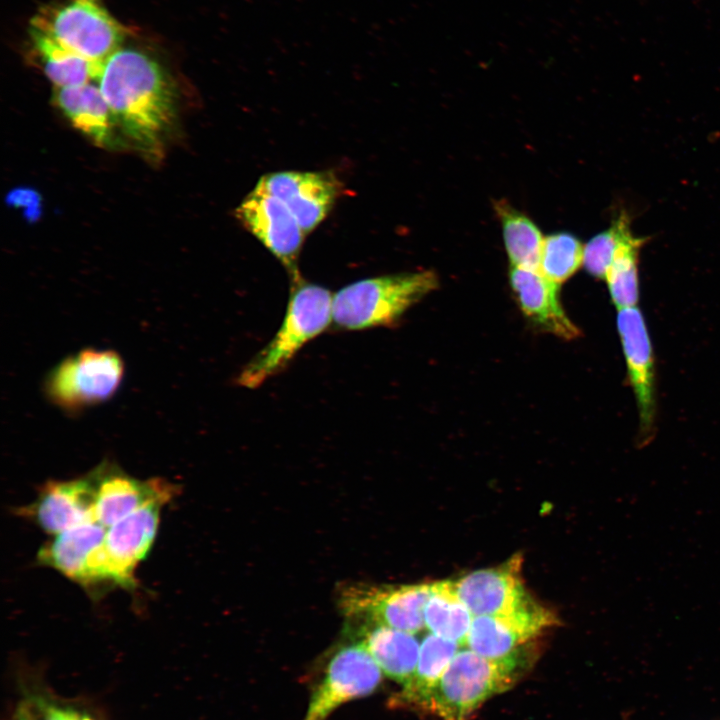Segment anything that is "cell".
Returning a JSON list of instances; mask_svg holds the SVG:
<instances>
[{"label": "cell", "instance_id": "6da1fadb", "mask_svg": "<svg viewBox=\"0 0 720 720\" xmlns=\"http://www.w3.org/2000/svg\"><path fill=\"white\" fill-rule=\"evenodd\" d=\"M97 81L124 133L144 151H159L175 114L173 89L159 63L138 49L120 48Z\"/></svg>", "mask_w": 720, "mask_h": 720}, {"label": "cell", "instance_id": "7a4b0ae2", "mask_svg": "<svg viewBox=\"0 0 720 720\" xmlns=\"http://www.w3.org/2000/svg\"><path fill=\"white\" fill-rule=\"evenodd\" d=\"M530 665L521 650L497 659L458 651L419 710L440 720H469L487 700L511 689Z\"/></svg>", "mask_w": 720, "mask_h": 720}, {"label": "cell", "instance_id": "3957f363", "mask_svg": "<svg viewBox=\"0 0 720 720\" xmlns=\"http://www.w3.org/2000/svg\"><path fill=\"white\" fill-rule=\"evenodd\" d=\"M291 289L282 323L272 339L242 369L237 383L257 388L284 370L296 354L332 325L333 295L325 287L290 277Z\"/></svg>", "mask_w": 720, "mask_h": 720}, {"label": "cell", "instance_id": "277c9868", "mask_svg": "<svg viewBox=\"0 0 720 720\" xmlns=\"http://www.w3.org/2000/svg\"><path fill=\"white\" fill-rule=\"evenodd\" d=\"M437 287L438 277L429 270L352 282L333 295L332 325L344 331L391 326Z\"/></svg>", "mask_w": 720, "mask_h": 720}, {"label": "cell", "instance_id": "5b68a950", "mask_svg": "<svg viewBox=\"0 0 720 720\" xmlns=\"http://www.w3.org/2000/svg\"><path fill=\"white\" fill-rule=\"evenodd\" d=\"M521 565L516 554L497 567L465 575L454 582L455 589L473 617L502 618L538 636L557 619L526 591Z\"/></svg>", "mask_w": 720, "mask_h": 720}, {"label": "cell", "instance_id": "8992f818", "mask_svg": "<svg viewBox=\"0 0 720 720\" xmlns=\"http://www.w3.org/2000/svg\"><path fill=\"white\" fill-rule=\"evenodd\" d=\"M30 27L100 65L120 49L127 34L102 0H63L41 8Z\"/></svg>", "mask_w": 720, "mask_h": 720}, {"label": "cell", "instance_id": "52a82bcc", "mask_svg": "<svg viewBox=\"0 0 720 720\" xmlns=\"http://www.w3.org/2000/svg\"><path fill=\"white\" fill-rule=\"evenodd\" d=\"M164 504L148 503L110 526L103 542L88 557L86 590L95 593L107 585L135 588L134 570L154 542Z\"/></svg>", "mask_w": 720, "mask_h": 720}, {"label": "cell", "instance_id": "ba28073f", "mask_svg": "<svg viewBox=\"0 0 720 720\" xmlns=\"http://www.w3.org/2000/svg\"><path fill=\"white\" fill-rule=\"evenodd\" d=\"M124 363L112 350L84 349L58 363L44 383L48 399L67 412L109 400L119 389Z\"/></svg>", "mask_w": 720, "mask_h": 720}, {"label": "cell", "instance_id": "9c48e42d", "mask_svg": "<svg viewBox=\"0 0 720 720\" xmlns=\"http://www.w3.org/2000/svg\"><path fill=\"white\" fill-rule=\"evenodd\" d=\"M431 595L432 583L352 584L341 591L339 606L351 619L415 634L425 626L424 610Z\"/></svg>", "mask_w": 720, "mask_h": 720}, {"label": "cell", "instance_id": "30bf717a", "mask_svg": "<svg viewBox=\"0 0 720 720\" xmlns=\"http://www.w3.org/2000/svg\"><path fill=\"white\" fill-rule=\"evenodd\" d=\"M381 680V669L359 642L341 647L329 660L302 720H326L342 705L374 693Z\"/></svg>", "mask_w": 720, "mask_h": 720}, {"label": "cell", "instance_id": "8fae6325", "mask_svg": "<svg viewBox=\"0 0 720 720\" xmlns=\"http://www.w3.org/2000/svg\"><path fill=\"white\" fill-rule=\"evenodd\" d=\"M235 216L290 276L299 273L298 258L306 233L280 199L255 186L237 207Z\"/></svg>", "mask_w": 720, "mask_h": 720}, {"label": "cell", "instance_id": "7c38bea8", "mask_svg": "<svg viewBox=\"0 0 720 720\" xmlns=\"http://www.w3.org/2000/svg\"><path fill=\"white\" fill-rule=\"evenodd\" d=\"M617 330L638 409V442L644 446L654 436L656 389L652 343L641 310L637 306L619 309Z\"/></svg>", "mask_w": 720, "mask_h": 720}, {"label": "cell", "instance_id": "4fadbf2b", "mask_svg": "<svg viewBox=\"0 0 720 720\" xmlns=\"http://www.w3.org/2000/svg\"><path fill=\"white\" fill-rule=\"evenodd\" d=\"M256 186L280 199L306 234L325 219L342 192V184L328 171L273 172Z\"/></svg>", "mask_w": 720, "mask_h": 720}, {"label": "cell", "instance_id": "5bb4252c", "mask_svg": "<svg viewBox=\"0 0 720 720\" xmlns=\"http://www.w3.org/2000/svg\"><path fill=\"white\" fill-rule=\"evenodd\" d=\"M96 482L92 471L84 477L47 481L36 499L16 512L48 534L57 535L95 521ZM96 522V521H95Z\"/></svg>", "mask_w": 720, "mask_h": 720}, {"label": "cell", "instance_id": "9a60e30c", "mask_svg": "<svg viewBox=\"0 0 720 720\" xmlns=\"http://www.w3.org/2000/svg\"><path fill=\"white\" fill-rule=\"evenodd\" d=\"M92 473L96 482L95 521L104 527L112 526L148 503H168L178 490L164 479L133 478L110 462L101 463Z\"/></svg>", "mask_w": 720, "mask_h": 720}, {"label": "cell", "instance_id": "2e32d148", "mask_svg": "<svg viewBox=\"0 0 720 720\" xmlns=\"http://www.w3.org/2000/svg\"><path fill=\"white\" fill-rule=\"evenodd\" d=\"M510 283L522 312L537 326L555 336L573 339L579 329L566 315L559 300V285L538 268L511 266Z\"/></svg>", "mask_w": 720, "mask_h": 720}, {"label": "cell", "instance_id": "e0dca14e", "mask_svg": "<svg viewBox=\"0 0 720 720\" xmlns=\"http://www.w3.org/2000/svg\"><path fill=\"white\" fill-rule=\"evenodd\" d=\"M358 641L382 673L403 686L413 676L420 651L414 634L384 625L363 623Z\"/></svg>", "mask_w": 720, "mask_h": 720}, {"label": "cell", "instance_id": "ac0fdd59", "mask_svg": "<svg viewBox=\"0 0 720 720\" xmlns=\"http://www.w3.org/2000/svg\"><path fill=\"white\" fill-rule=\"evenodd\" d=\"M105 528L93 521L65 530L40 548L37 562L59 571L83 587L88 557L103 542Z\"/></svg>", "mask_w": 720, "mask_h": 720}, {"label": "cell", "instance_id": "d6986e66", "mask_svg": "<svg viewBox=\"0 0 720 720\" xmlns=\"http://www.w3.org/2000/svg\"><path fill=\"white\" fill-rule=\"evenodd\" d=\"M54 102L72 126L96 145L111 144L115 119L98 85L55 88Z\"/></svg>", "mask_w": 720, "mask_h": 720}, {"label": "cell", "instance_id": "ffe728a7", "mask_svg": "<svg viewBox=\"0 0 720 720\" xmlns=\"http://www.w3.org/2000/svg\"><path fill=\"white\" fill-rule=\"evenodd\" d=\"M32 52L55 88H69L98 80L102 65L93 63L60 45L50 36L29 29Z\"/></svg>", "mask_w": 720, "mask_h": 720}, {"label": "cell", "instance_id": "44dd1931", "mask_svg": "<svg viewBox=\"0 0 720 720\" xmlns=\"http://www.w3.org/2000/svg\"><path fill=\"white\" fill-rule=\"evenodd\" d=\"M458 646V643L435 634L427 635L420 643L419 658L413 676L393 697L392 703L419 710L427 694L458 652Z\"/></svg>", "mask_w": 720, "mask_h": 720}, {"label": "cell", "instance_id": "7402d4cb", "mask_svg": "<svg viewBox=\"0 0 720 720\" xmlns=\"http://www.w3.org/2000/svg\"><path fill=\"white\" fill-rule=\"evenodd\" d=\"M424 619L432 634L465 645L473 615L458 597L454 582L446 580L432 583Z\"/></svg>", "mask_w": 720, "mask_h": 720}, {"label": "cell", "instance_id": "603a6c76", "mask_svg": "<svg viewBox=\"0 0 720 720\" xmlns=\"http://www.w3.org/2000/svg\"><path fill=\"white\" fill-rule=\"evenodd\" d=\"M494 208L502 225L511 266L539 269L544 237L538 227L505 200L496 201Z\"/></svg>", "mask_w": 720, "mask_h": 720}, {"label": "cell", "instance_id": "cb8c5ba5", "mask_svg": "<svg viewBox=\"0 0 720 720\" xmlns=\"http://www.w3.org/2000/svg\"><path fill=\"white\" fill-rule=\"evenodd\" d=\"M647 238L629 234L619 247L605 282L614 305L635 307L639 300V255Z\"/></svg>", "mask_w": 720, "mask_h": 720}, {"label": "cell", "instance_id": "d4e9b609", "mask_svg": "<svg viewBox=\"0 0 720 720\" xmlns=\"http://www.w3.org/2000/svg\"><path fill=\"white\" fill-rule=\"evenodd\" d=\"M530 639L507 621L492 616L473 617L465 645L487 658H504L521 650Z\"/></svg>", "mask_w": 720, "mask_h": 720}, {"label": "cell", "instance_id": "484cf974", "mask_svg": "<svg viewBox=\"0 0 720 720\" xmlns=\"http://www.w3.org/2000/svg\"><path fill=\"white\" fill-rule=\"evenodd\" d=\"M584 246L570 233H555L544 237L539 269L559 285L569 279L583 265Z\"/></svg>", "mask_w": 720, "mask_h": 720}, {"label": "cell", "instance_id": "4316f807", "mask_svg": "<svg viewBox=\"0 0 720 720\" xmlns=\"http://www.w3.org/2000/svg\"><path fill=\"white\" fill-rule=\"evenodd\" d=\"M632 233L630 217L621 211L611 226L593 236L583 251V266L593 277L605 280L619 247Z\"/></svg>", "mask_w": 720, "mask_h": 720}, {"label": "cell", "instance_id": "83f0119b", "mask_svg": "<svg viewBox=\"0 0 720 720\" xmlns=\"http://www.w3.org/2000/svg\"><path fill=\"white\" fill-rule=\"evenodd\" d=\"M36 720H94L87 712L38 697L30 704Z\"/></svg>", "mask_w": 720, "mask_h": 720}, {"label": "cell", "instance_id": "f1b7e54d", "mask_svg": "<svg viewBox=\"0 0 720 720\" xmlns=\"http://www.w3.org/2000/svg\"><path fill=\"white\" fill-rule=\"evenodd\" d=\"M14 720H36L30 704H22L18 707Z\"/></svg>", "mask_w": 720, "mask_h": 720}]
</instances>
